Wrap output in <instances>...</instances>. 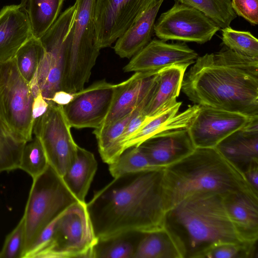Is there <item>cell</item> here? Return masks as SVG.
Returning a JSON list of instances; mask_svg holds the SVG:
<instances>
[{
  "label": "cell",
  "instance_id": "1",
  "mask_svg": "<svg viewBox=\"0 0 258 258\" xmlns=\"http://www.w3.org/2000/svg\"><path fill=\"white\" fill-rule=\"evenodd\" d=\"M164 169L114 177L94 194L86 207L97 239L163 228Z\"/></svg>",
  "mask_w": 258,
  "mask_h": 258
},
{
  "label": "cell",
  "instance_id": "2",
  "mask_svg": "<svg viewBox=\"0 0 258 258\" xmlns=\"http://www.w3.org/2000/svg\"><path fill=\"white\" fill-rule=\"evenodd\" d=\"M181 90L195 104L258 117V58L228 48L198 56Z\"/></svg>",
  "mask_w": 258,
  "mask_h": 258
},
{
  "label": "cell",
  "instance_id": "3",
  "mask_svg": "<svg viewBox=\"0 0 258 258\" xmlns=\"http://www.w3.org/2000/svg\"><path fill=\"white\" fill-rule=\"evenodd\" d=\"M163 227L181 258H202L219 242H246L229 217L222 195L215 193H197L184 198L166 211Z\"/></svg>",
  "mask_w": 258,
  "mask_h": 258
},
{
  "label": "cell",
  "instance_id": "4",
  "mask_svg": "<svg viewBox=\"0 0 258 258\" xmlns=\"http://www.w3.org/2000/svg\"><path fill=\"white\" fill-rule=\"evenodd\" d=\"M163 188L166 211L197 193L223 195L246 191L258 194L215 148H196L190 154L165 167Z\"/></svg>",
  "mask_w": 258,
  "mask_h": 258
},
{
  "label": "cell",
  "instance_id": "5",
  "mask_svg": "<svg viewBox=\"0 0 258 258\" xmlns=\"http://www.w3.org/2000/svg\"><path fill=\"white\" fill-rule=\"evenodd\" d=\"M96 0H76L73 28L67 39L61 90L74 93L84 88L100 49L95 36Z\"/></svg>",
  "mask_w": 258,
  "mask_h": 258
},
{
  "label": "cell",
  "instance_id": "6",
  "mask_svg": "<svg viewBox=\"0 0 258 258\" xmlns=\"http://www.w3.org/2000/svg\"><path fill=\"white\" fill-rule=\"evenodd\" d=\"M33 97L15 60L0 62V133L19 144L33 137Z\"/></svg>",
  "mask_w": 258,
  "mask_h": 258
},
{
  "label": "cell",
  "instance_id": "7",
  "mask_svg": "<svg viewBox=\"0 0 258 258\" xmlns=\"http://www.w3.org/2000/svg\"><path fill=\"white\" fill-rule=\"evenodd\" d=\"M77 202L62 177L49 165L33 179L23 214L26 234L22 258L42 231Z\"/></svg>",
  "mask_w": 258,
  "mask_h": 258
},
{
  "label": "cell",
  "instance_id": "8",
  "mask_svg": "<svg viewBox=\"0 0 258 258\" xmlns=\"http://www.w3.org/2000/svg\"><path fill=\"white\" fill-rule=\"evenodd\" d=\"M97 242L86 203L77 202L57 217L49 244L35 258H91Z\"/></svg>",
  "mask_w": 258,
  "mask_h": 258
},
{
  "label": "cell",
  "instance_id": "9",
  "mask_svg": "<svg viewBox=\"0 0 258 258\" xmlns=\"http://www.w3.org/2000/svg\"><path fill=\"white\" fill-rule=\"evenodd\" d=\"M74 4L61 14L48 31L40 38L44 51L35 75L42 95L49 103L54 94L61 90L66 47L76 14Z\"/></svg>",
  "mask_w": 258,
  "mask_h": 258
},
{
  "label": "cell",
  "instance_id": "10",
  "mask_svg": "<svg viewBox=\"0 0 258 258\" xmlns=\"http://www.w3.org/2000/svg\"><path fill=\"white\" fill-rule=\"evenodd\" d=\"M71 128L63 106L52 103L33 125V134L39 140L49 165L61 177L77 156L78 145Z\"/></svg>",
  "mask_w": 258,
  "mask_h": 258
},
{
  "label": "cell",
  "instance_id": "11",
  "mask_svg": "<svg viewBox=\"0 0 258 258\" xmlns=\"http://www.w3.org/2000/svg\"><path fill=\"white\" fill-rule=\"evenodd\" d=\"M220 27L204 13L190 6L175 2L162 13L153 30L161 40L194 42L200 44L210 41Z\"/></svg>",
  "mask_w": 258,
  "mask_h": 258
},
{
  "label": "cell",
  "instance_id": "12",
  "mask_svg": "<svg viewBox=\"0 0 258 258\" xmlns=\"http://www.w3.org/2000/svg\"><path fill=\"white\" fill-rule=\"evenodd\" d=\"M116 87L117 84L104 79L74 93L72 100L63 106L71 127H100L110 110Z\"/></svg>",
  "mask_w": 258,
  "mask_h": 258
},
{
  "label": "cell",
  "instance_id": "13",
  "mask_svg": "<svg viewBox=\"0 0 258 258\" xmlns=\"http://www.w3.org/2000/svg\"><path fill=\"white\" fill-rule=\"evenodd\" d=\"M158 0H103L95 11L96 43L110 46Z\"/></svg>",
  "mask_w": 258,
  "mask_h": 258
},
{
  "label": "cell",
  "instance_id": "14",
  "mask_svg": "<svg viewBox=\"0 0 258 258\" xmlns=\"http://www.w3.org/2000/svg\"><path fill=\"white\" fill-rule=\"evenodd\" d=\"M252 118L239 113L200 105L187 128L196 148H215Z\"/></svg>",
  "mask_w": 258,
  "mask_h": 258
},
{
  "label": "cell",
  "instance_id": "15",
  "mask_svg": "<svg viewBox=\"0 0 258 258\" xmlns=\"http://www.w3.org/2000/svg\"><path fill=\"white\" fill-rule=\"evenodd\" d=\"M198 57V53L184 43L153 39L134 55L123 70L124 72L157 73L173 66H189Z\"/></svg>",
  "mask_w": 258,
  "mask_h": 258
},
{
  "label": "cell",
  "instance_id": "16",
  "mask_svg": "<svg viewBox=\"0 0 258 258\" xmlns=\"http://www.w3.org/2000/svg\"><path fill=\"white\" fill-rule=\"evenodd\" d=\"M155 167H166L196 148L187 128L164 131L138 146Z\"/></svg>",
  "mask_w": 258,
  "mask_h": 258
},
{
  "label": "cell",
  "instance_id": "17",
  "mask_svg": "<svg viewBox=\"0 0 258 258\" xmlns=\"http://www.w3.org/2000/svg\"><path fill=\"white\" fill-rule=\"evenodd\" d=\"M158 72H135L117 84L110 110L101 126L95 130L102 129L123 117L144 101L154 90Z\"/></svg>",
  "mask_w": 258,
  "mask_h": 258
},
{
  "label": "cell",
  "instance_id": "18",
  "mask_svg": "<svg viewBox=\"0 0 258 258\" xmlns=\"http://www.w3.org/2000/svg\"><path fill=\"white\" fill-rule=\"evenodd\" d=\"M243 175L258 163V117L220 142L215 147Z\"/></svg>",
  "mask_w": 258,
  "mask_h": 258
},
{
  "label": "cell",
  "instance_id": "19",
  "mask_svg": "<svg viewBox=\"0 0 258 258\" xmlns=\"http://www.w3.org/2000/svg\"><path fill=\"white\" fill-rule=\"evenodd\" d=\"M32 36L25 2L3 7L0 11V62L14 58L19 49Z\"/></svg>",
  "mask_w": 258,
  "mask_h": 258
},
{
  "label": "cell",
  "instance_id": "20",
  "mask_svg": "<svg viewBox=\"0 0 258 258\" xmlns=\"http://www.w3.org/2000/svg\"><path fill=\"white\" fill-rule=\"evenodd\" d=\"M224 206L240 238L253 243L258 240V194L238 191L222 195Z\"/></svg>",
  "mask_w": 258,
  "mask_h": 258
},
{
  "label": "cell",
  "instance_id": "21",
  "mask_svg": "<svg viewBox=\"0 0 258 258\" xmlns=\"http://www.w3.org/2000/svg\"><path fill=\"white\" fill-rule=\"evenodd\" d=\"M182 103L177 102L174 105L159 114L148 117L142 126L127 140L124 150L138 146L155 134L167 130L187 128L197 114L200 105L195 104L182 112L178 110Z\"/></svg>",
  "mask_w": 258,
  "mask_h": 258
},
{
  "label": "cell",
  "instance_id": "22",
  "mask_svg": "<svg viewBox=\"0 0 258 258\" xmlns=\"http://www.w3.org/2000/svg\"><path fill=\"white\" fill-rule=\"evenodd\" d=\"M188 66H173L158 73L151 97L143 110L147 117L155 116L174 105L181 91Z\"/></svg>",
  "mask_w": 258,
  "mask_h": 258
},
{
  "label": "cell",
  "instance_id": "23",
  "mask_svg": "<svg viewBox=\"0 0 258 258\" xmlns=\"http://www.w3.org/2000/svg\"><path fill=\"white\" fill-rule=\"evenodd\" d=\"M164 0H158L115 41L113 47L121 58L132 57L150 41L155 19Z\"/></svg>",
  "mask_w": 258,
  "mask_h": 258
},
{
  "label": "cell",
  "instance_id": "24",
  "mask_svg": "<svg viewBox=\"0 0 258 258\" xmlns=\"http://www.w3.org/2000/svg\"><path fill=\"white\" fill-rule=\"evenodd\" d=\"M97 168L94 154L78 146L75 160L61 177L67 188L79 202L85 203V198Z\"/></svg>",
  "mask_w": 258,
  "mask_h": 258
},
{
  "label": "cell",
  "instance_id": "25",
  "mask_svg": "<svg viewBox=\"0 0 258 258\" xmlns=\"http://www.w3.org/2000/svg\"><path fill=\"white\" fill-rule=\"evenodd\" d=\"M152 94L136 108L123 117L102 129L94 130L93 133L96 138L98 151L104 163L108 165L112 163L123 152L119 143L120 137L130 120L139 109L145 107Z\"/></svg>",
  "mask_w": 258,
  "mask_h": 258
},
{
  "label": "cell",
  "instance_id": "26",
  "mask_svg": "<svg viewBox=\"0 0 258 258\" xmlns=\"http://www.w3.org/2000/svg\"><path fill=\"white\" fill-rule=\"evenodd\" d=\"M133 258H181L172 237L163 227L143 233Z\"/></svg>",
  "mask_w": 258,
  "mask_h": 258
},
{
  "label": "cell",
  "instance_id": "27",
  "mask_svg": "<svg viewBox=\"0 0 258 258\" xmlns=\"http://www.w3.org/2000/svg\"><path fill=\"white\" fill-rule=\"evenodd\" d=\"M31 24L32 36L40 39L59 16L65 0H23Z\"/></svg>",
  "mask_w": 258,
  "mask_h": 258
},
{
  "label": "cell",
  "instance_id": "28",
  "mask_svg": "<svg viewBox=\"0 0 258 258\" xmlns=\"http://www.w3.org/2000/svg\"><path fill=\"white\" fill-rule=\"evenodd\" d=\"M193 7L213 20L220 28L229 27L237 17L231 0H175Z\"/></svg>",
  "mask_w": 258,
  "mask_h": 258
},
{
  "label": "cell",
  "instance_id": "29",
  "mask_svg": "<svg viewBox=\"0 0 258 258\" xmlns=\"http://www.w3.org/2000/svg\"><path fill=\"white\" fill-rule=\"evenodd\" d=\"M130 233L97 239L91 258H133L137 243L130 238Z\"/></svg>",
  "mask_w": 258,
  "mask_h": 258
},
{
  "label": "cell",
  "instance_id": "30",
  "mask_svg": "<svg viewBox=\"0 0 258 258\" xmlns=\"http://www.w3.org/2000/svg\"><path fill=\"white\" fill-rule=\"evenodd\" d=\"M109 165V171L114 178L124 174L138 172L155 168L138 146L125 150Z\"/></svg>",
  "mask_w": 258,
  "mask_h": 258
},
{
  "label": "cell",
  "instance_id": "31",
  "mask_svg": "<svg viewBox=\"0 0 258 258\" xmlns=\"http://www.w3.org/2000/svg\"><path fill=\"white\" fill-rule=\"evenodd\" d=\"M43 51L40 39L32 36L17 52L14 58L17 68L27 82L35 74Z\"/></svg>",
  "mask_w": 258,
  "mask_h": 258
},
{
  "label": "cell",
  "instance_id": "32",
  "mask_svg": "<svg viewBox=\"0 0 258 258\" xmlns=\"http://www.w3.org/2000/svg\"><path fill=\"white\" fill-rule=\"evenodd\" d=\"M48 166L43 147L38 138L33 135L24 145L19 169L33 179L42 173Z\"/></svg>",
  "mask_w": 258,
  "mask_h": 258
},
{
  "label": "cell",
  "instance_id": "33",
  "mask_svg": "<svg viewBox=\"0 0 258 258\" xmlns=\"http://www.w3.org/2000/svg\"><path fill=\"white\" fill-rule=\"evenodd\" d=\"M222 39L227 48L245 56L258 58V40L250 32L230 26L222 28Z\"/></svg>",
  "mask_w": 258,
  "mask_h": 258
},
{
  "label": "cell",
  "instance_id": "34",
  "mask_svg": "<svg viewBox=\"0 0 258 258\" xmlns=\"http://www.w3.org/2000/svg\"><path fill=\"white\" fill-rule=\"evenodd\" d=\"M257 242H219L207 250L202 258H257Z\"/></svg>",
  "mask_w": 258,
  "mask_h": 258
},
{
  "label": "cell",
  "instance_id": "35",
  "mask_svg": "<svg viewBox=\"0 0 258 258\" xmlns=\"http://www.w3.org/2000/svg\"><path fill=\"white\" fill-rule=\"evenodd\" d=\"M25 223L22 217L15 228L6 236L0 258H22L25 242Z\"/></svg>",
  "mask_w": 258,
  "mask_h": 258
},
{
  "label": "cell",
  "instance_id": "36",
  "mask_svg": "<svg viewBox=\"0 0 258 258\" xmlns=\"http://www.w3.org/2000/svg\"><path fill=\"white\" fill-rule=\"evenodd\" d=\"M24 144L16 143L0 133V173L19 169Z\"/></svg>",
  "mask_w": 258,
  "mask_h": 258
},
{
  "label": "cell",
  "instance_id": "37",
  "mask_svg": "<svg viewBox=\"0 0 258 258\" xmlns=\"http://www.w3.org/2000/svg\"><path fill=\"white\" fill-rule=\"evenodd\" d=\"M231 6L236 15L252 25L258 24V0H231Z\"/></svg>",
  "mask_w": 258,
  "mask_h": 258
},
{
  "label": "cell",
  "instance_id": "38",
  "mask_svg": "<svg viewBox=\"0 0 258 258\" xmlns=\"http://www.w3.org/2000/svg\"><path fill=\"white\" fill-rule=\"evenodd\" d=\"M49 104V103L44 98L41 93L34 98L32 104L33 119L35 120L43 115L47 111Z\"/></svg>",
  "mask_w": 258,
  "mask_h": 258
},
{
  "label": "cell",
  "instance_id": "39",
  "mask_svg": "<svg viewBox=\"0 0 258 258\" xmlns=\"http://www.w3.org/2000/svg\"><path fill=\"white\" fill-rule=\"evenodd\" d=\"M243 175L250 186L258 192V163L252 164Z\"/></svg>",
  "mask_w": 258,
  "mask_h": 258
},
{
  "label": "cell",
  "instance_id": "40",
  "mask_svg": "<svg viewBox=\"0 0 258 258\" xmlns=\"http://www.w3.org/2000/svg\"><path fill=\"white\" fill-rule=\"evenodd\" d=\"M74 98V93L67 92L63 90L56 92L51 99V103L64 106L69 103Z\"/></svg>",
  "mask_w": 258,
  "mask_h": 258
},
{
  "label": "cell",
  "instance_id": "41",
  "mask_svg": "<svg viewBox=\"0 0 258 258\" xmlns=\"http://www.w3.org/2000/svg\"><path fill=\"white\" fill-rule=\"evenodd\" d=\"M28 84L33 98H35L39 94L41 93L35 73L31 80L28 82Z\"/></svg>",
  "mask_w": 258,
  "mask_h": 258
},
{
  "label": "cell",
  "instance_id": "42",
  "mask_svg": "<svg viewBox=\"0 0 258 258\" xmlns=\"http://www.w3.org/2000/svg\"><path fill=\"white\" fill-rule=\"evenodd\" d=\"M103 1V0H96V7H95V11L99 7L101 3Z\"/></svg>",
  "mask_w": 258,
  "mask_h": 258
}]
</instances>
